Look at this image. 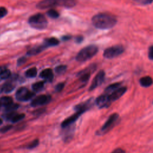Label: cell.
<instances>
[{
	"label": "cell",
	"mask_w": 153,
	"mask_h": 153,
	"mask_svg": "<svg viewBox=\"0 0 153 153\" xmlns=\"http://www.w3.org/2000/svg\"><path fill=\"white\" fill-rule=\"evenodd\" d=\"M111 153H126V151L124 149L121 148H118L114 149Z\"/></svg>",
	"instance_id": "33"
},
{
	"label": "cell",
	"mask_w": 153,
	"mask_h": 153,
	"mask_svg": "<svg viewBox=\"0 0 153 153\" xmlns=\"http://www.w3.org/2000/svg\"><path fill=\"white\" fill-rule=\"evenodd\" d=\"M2 123V120L1 119H0V125Z\"/></svg>",
	"instance_id": "37"
},
{
	"label": "cell",
	"mask_w": 153,
	"mask_h": 153,
	"mask_svg": "<svg viewBox=\"0 0 153 153\" xmlns=\"http://www.w3.org/2000/svg\"><path fill=\"white\" fill-rule=\"evenodd\" d=\"M45 48L43 47L42 45L38 46V47H33L32 48H31L30 50H29L27 53V54L29 56H31V55H35L37 54L38 53H39L40 52H41Z\"/></svg>",
	"instance_id": "19"
},
{
	"label": "cell",
	"mask_w": 153,
	"mask_h": 153,
	"mask_svg": "<svg viewBox=\"0 0 153 153\" xmlns=\"http://www.w3.org/2000/svg\"><path fill=\"white\" fill-rule=\"evenodd\" d=\"M71 38V36H64L63 37H62V39L63 40H65V41H66V40H68Z\"/></svg>",
	"instance_id": "36"
},
{
	"label": "cell",
	"mask_w": 153,
	"mask_h": 153,
	"mask_svg": "<svg viewBox=\"0 0 153 153\" xmlns=\"http://www.w3.org/2000/svg\"><path fill=\"white\" fill-rule=\"evenodd\" d=\"M64 86H65V84H64L63 82L59 83V84L56 86V88H55L56 91H58V92L61 91L63 90Z\"/></svg>",
	"instance_id": "32"
},
{
	"label": "cell",
	"mask_w": 153,
	"mask_h": 153,
	"mask_svg": "<svg viewBox=\"0 0 153 153\" xmlns=\"http://www.w3.org/2000/svg\"><path fill=\"white\" fill-rule=\"evenodd\" d=\"M134 2L142 5H149L153 2V0H133Z\"/></svg>",
	"instance_id": "27"
},
{
	"label": "cell",
	"mask_w": 153,
	"mask_h": 153,
	"mask_svg": "<svg viewBox=\"0 0 153 153\" xmlns=\"http://www.w3.org/2000/svg\"><path fill=\"white\" fill-rule=\"evenodd\" d=\"M28 23L30 27L38 30L45 29L48 24L45 16L40 13L30 16L28 20Z\"/></svg>",
	"instance_id": "3"
},
{
	"label": "cell",
	"mask_w": 153,
	"mask_h": 153,
	"mask_svg": "<svg viewBox=\"0 0 153 153\" xmlns=\"http://www.w3.org/2000/svg\"><path fill=\"white\" fill-rule=\"evenodd\" d=\"M139 84L143 87H149L153 84V79L149 76H145L140 78Z\"/></svg>",
	"instance_id": "14"
},
{
	"label": "cell",
	"mask_w": 153,
	"mask_h": 153,
	"mask_svg": "<svg viewBox=\"0 0 153 153\" xmlns=\"http://www.w3.org/2000/svg\"><path fill=\"white\" fill-rule=\"evenodd\" d=\"M12 128V126L11 125H7V126H5L2 127H1L0 128V132L1 133H4L7 132L8 131H9L11 128Z\"/></svg>",
	"instance_id": "29"
},
{
	"label": "cell",
	"mask_w": 153,
	"mask_h": 153,
	"mask_svg": "<svg viewBox=\"0 0 153 153\" xmlns=\"http://www.w3.org/2000/svg\"><path fill=\"white\" fill-rule=\"evenodd\" d=\"M91 22L96 28L106 30L114 27L117 23V17L112 14L100 13L92 17Z\"/></svg>",
	"instance_id": "1"
},
{
	"label": "cell",
	"mask_w": 153,
	"mask_h": 153,
	"mask_svg": "<svg viewBox=\"0 0 153 153\" xmlns=\"http://www.w3.org/2000/svg\"><path fill=\"white\" fill-rule=\"evenodd\" d=\"M57 5H62V0H42L36 5L39 9H46Z\"/></svg>",
	"instance_id": "9"
},
{
	"label": "cell",
	"mask_w": 153,
	"mask_h": 153,
	"mask_svg": "<svg viewBox=\"0 0 153 153\" xmlns=\"http://www.w3.org/2000/svg\"><path fill=\"white\" fill-rule=\"evenodd\" d=\"M47 15L50 17L53 18V19H57L59 16V13L56 10H55L54 9H50V10H48L47 11Z\"/></svg>",
	"instance_id": "25"
},
{
	"label": "cell",
	"mask_w": 153,
	"mask_h": 153,
	"mask_svg": "<svg viewBox=\"0 0 153 153\" xmlns=\"http://www.w3.org/2000/svg\"><path fill=\"white\" fill-rule=\"evenodd\" d=\"M127 87L125 86H121L115 91H114L112 93H111L109 94H108L111 100V102L115 101L120 99L124 93L127 91Z\"/></svg>",
	"instance_id": "11"
},
{
	"label": "cell",
	"mask_w": 153,
	"mask_h": 153,
	"mask_svg": "<svg viewBox=\"0 0 153 153\" xmlns=\"http://www.w3.org/2000/svg\"><path fill=\"white\" fill-rule=\"evenodd\" d=\"M59 41L57 38L51 37V38H49L45 39L42 45L44 48H47L48 47L57 45L59 44Z\"/></svg>",
	"instance_id": "15"
},
{
	"label": "cell",
	"mask_w": 153,
	"mask_h": 153,
	"mask_svg": "<svg viewBox=\"0 0 153 153\" xmlns=\"http://www.w3.org/2000/svg\"><path fill=\"white\" fill-rule=\"evenodd\" d=\"M38 145H39V140L35 139L32 142H30L26 147L27 149H33V148L36 147Z\"/></svg>",
	"instance_id": "28"
},
{
	"label": "cell",
	"mask_w": 153,
	"mask_h": 153,
	"mask_svg": "<svg viewBox=\"0 0 153 153\" xmlns=\"http://www.w3.org/2000/svg\"><path fill=\"white\" fill-rule=\"evenodd\" d=\"M105 76V72H104V71L103 70L100 71L94 78L91 82V84L89 88V90L90 91L93 90L94 89L97 88L98 86L100 85L104 81Z\"/></svg>",
	"instance_id": "8"
},
{
	"label": "cell",
	"mask_w": 153,
	"mask_h": 153,
	"mask_svg": "<svg viewBox=\"0 0 153 153\" xmlns=\"http://www.w3.org/2000/svg\"><path fill=\"white\" fill-rule=\"evenodd\" d=\"M51 100V97L48 95H40L37 97H36L34 99L32 100L31 102V106L33 107L40 106V105H43L45 104L48 103Z\"/></svg>",
	"instance_id": "10"
},
{
	"label": "cell",
	"mask_w": 153,
	"mask_h": 153,
	"mask_svg": "<svg viewBox=\"0 0 153 153\" xmlns=\"http://www.w3.org/2000/svg\"><path fill=\"white\" fill-rule=\"evenodd\" d=\"M98 52V47L95 45H88L81 49L76 56V60L80 62L87 61L93 56H94Z\"/></svg>",
	"instance_id": "2"
},
{
	"label": "cell",
	"mask_w": 153,
	"mask_h": 153,
	"mask_svg": "<svg viewBox=\"0 0 153 153\" xmlns=\"http://www.w3.org/2000/svg\"><path fill=\"white\" fill-rule=\"evenodd\" d=\"M1 103H0V108H1Z\"/></svg>",
	"instance_id": "38"
},
{
	"label": "cell",
	"mask_w": 153,
	"mask_h": 153,
	"mask_svg": "<svg viewBox=\"0 0 153 153\" xmlns=\"http://www.w3.org/2000/svg\"><path fill=\"white\" fill-rule=\"evenodd\" d=\"M25 117V115L24 114H17L16 113L14 115L13 117V118L11 120V121L12 123H17L20 121V120H23Z\"/></svg>",
	"instance_id": "23"
},
{
	"label": "cell",
	"mask_w": 153,
	"mask_h": 153,
	"mask_svg": "<svg viewBox=\"0 0 153 153\" xmlns=\"http://www.w3.org/2000/svg\"><path fill=\"white\" fill-rule=\"evenodd\" d=\"M19 107V105L16 104V103H12L11 105L8 106L7 107H5V110L7 112H14V111L17 110Z\"/></svg>",
	"instance_id": "24"
},
{
	"label": "cell",
	"mask_w": 153,
	"mask_h": 153,
	"mask_svg": "<svg viewBox=\"0 0 153 153\" xmlns=\"http://www.w3.org/2000/svg\"><path fill=\"white\" fill-rule=\"evenodd\" d=\"M152 103H153V102H152Z\"/></svg>",
	"instance_id": "39"
},
{
	"label": "cell",
	"mask_w": 153,
	"mask_h": 153,
	"mask_svg": "<svg viewBox=\"0 0 153 153\" xmlns=\"http://www.w3.org/2000/svg\"><path fill=\"white\" fill-rule=\"evenodd\" d=\"M11 76V72L9 69H3L0 71V78L2 79H5L8 78Z\"/></svg>",
	"instance_id": "21"
},
{
	"label": "cell",
	"mask_w": 153,
	"mask_h": 153,
	"mask_svg": "<svg viewBox=\"0 0 153 153\" xmlns=\"http://www.w3.org/2000/svg\"><path fill=\"white\" fill-rule=\"evenodd\" d=\"M148 58L153 60V45H151L148 48Z\"/></svg>",
	"instance_id": "31"
},
{
	"label": "cell",
	"mask_w": 153,
	"mask_h": 153,
	"mask_svg": "<svg viewBox=\"0 0 153 153\" xmlns=\"http://www.w3.org/2000/svg\"><path fill=\"white\" fill-rule=\"evenodd\" d=\"M82 40H83V37L81 36H78L75 39V41L77 43H81L82 41Z\"/></svg>",
	"instance_id": "35"
},
{
	"label": "cell",
	"mask_w": 153,
	"mask_h": 153,
	"mask_svg": "<svg viewBox=\"0 0 153 153\" xmlns=\"http://www.w3.org/2000/svg\"><path fill=\"white\" fill-rule=\"evenodd\" d=\"M26 59L25 57H21V58L19 59V60L17 61V65L19 66L22 65L26 62Z\"/></svg>",
	"instance_id": "34"
},
{
	"label": "cell",
	"mask_w": 153,
	"mask_h": 153,
	"mask_svg": "<svg viewBox=\"0 0 153 153\" xmlns=\"http://www.w3.org/2000/svg\"><path fill=\"white\" fill-rule=\"evenodd\" d=\"M40 77L47 81H51L53 79V72L51 69H45L40 73Z\"/></svg>",
	"instance_id": "13"
},
{
	"label": "cell",
	"mask_w": 153,
	"mask_h": 153,
	"mask_svg": "<svg viewBox=\"0 0 153 153\" xmlns=\"http://www.w3.org/2000/svg\"><path fill=\"white\" fill-rule=\"evenodd\" d=\"M0 103L5 108L13 103V99L9 96H4L0 99Z\"/></svg>",
	"instance_id": "18"
},
{
	"label": "cell",
	"mask_w": 153,
	"mask_h": 153,
	"mask_svg": "<svg viewBox=\"0 0 153 153\" xmlns=\"http://www.w3.org/2000/svg\"><path fill=\"white\" fill-rule=\"evenodd\" d=\"M121 86V82H115L109 85H108L105 89V94H109L111 93H112L114 91L118 88Z\"/></svg>",
	"instance_id": "16"
},
{
	"label": "cell",
	"mask_w": 153,
	"mask_h": 153,
	"mask_svg": "<svg viewBox=\"0 0 153 153\" xmlns=\"http://www.w3.org/2000/svg\"><path fill=\"white\" fill-rule=\"evenodd\" d=\"M7 14V10L5 7H0V19L5 16Z\"/></svg>",
	"instance_id": "30"
},
{
	"label": "cell",
	"mask_w": 153,
	"mask_h": 153,
	"mask_svg": "<svg viewBox=\"0 0 153 153\" xmlns=\"http://www.w3.org/2000/svg\"><path fill=\"white\" fill-rule=\"evenodd\" d=\"M44 85V82L43 81L36 82L32 85V90L35 91H39L43 88Z\"/></svg>",
	"instance_id": "22"
},
{
	"label": "cell",
	"mask_w": 153,
	"mask_h": 153,
	"mask_svg": "<svg viewBox=\"0 0 153 153\" xmlns=\"http://www.w3.org/2000/svg\"><path fill=\"white\" fill-rule=\"evenodd\" d=\"M82 114V113H81L80 112H76V113H75L74 114H73L72 115L69 117V118H66L62 123V127L65 128L69 126L72 124H73L74 122H75L76 121V120L79 118V117Z\"/></svg>",
	"instance_id": "12"
},
{
	"label": "cell",
	"mask_w": 153,
	"mask_h": 153,
	"mask_svg": "<svg viewBox=\"0 0 153 153\" xmlns=\"http://www.w3.org/2000/svg\"><path fill=\"white\" fill-rule=\"evenodd\" d=\"M35 96V93L30 91L26 87H20L16 93V99L19 101H27Z\"/></svg>",
	"instance_id": "6"
},
{
	"label": "cell",
	"mask_w": 153,
	"mask_h": 153,
	"mask_svg": "<svg viewBox=\"0 0 153 153\" xmlns=\"http://www.w3.org/2000/svg\"><path fill=\"white\" fill-rule=\"evenodd\" d=\"M120 120L119 114L117 113H113L107 119L106 122L102 126L99 130L100 134H105L111 130L115 126L118 124Z\"/></svg>",
	"instance_id": "5"
},
{
	"label": "cell",
	"mask_w": 153,
	"mask_h": 153,
	"mask_svg": "<svg viewBox=\"0 0 153 153\" xmlns=\"http://www.w3.org/2000/svg\"><path fill=\"white\" fill-rule=\"evenodd\" d=\"M66 71V66L59 65L55 68V71L58 74H62Z\"/></svg>",
	"instance_id": "26"
},
{
	"label": "cell",
	"mask_w": 153,
	"mask_h": 153,
	"mask_svg": "<svg viewBox=\"0 0 153 153\" xmlns=\"http://www.w3.org/2000/svg\"><path fill=\"white\" fill-rule=\"evenodd\" d=\"M95 102L99 108H107L111 106L112 103L109 96L105 93L97 97Z\"/></svg>",
	"instance_id": "7"
},
{
	"label": "cell",
	"mask_w": 153,
	"mask_h": 153,
	"mask_svg": "<svg viewBox=\"0 0 153 153\" xmlns=\"http://www.w3.org/2000/svg\"><path fill=\"white\" fill-rule=\"evenodd\" d=\"M15 88V85L11 82L5 83L1 88V91L5 93H9L12 91Z\"/></svg>",
	"instance_id": "17"
},
{
	"label": "cell",
	"mask_w": 153,
	"mask_h": 153,
	"mask_svg": "<svg viewBox=\"0 0 153 153\" xmlns=\"http://www.w3.org/2000/svg\"><path fill=\"white\" fill-rule=\"evenodd\" d=\"M37 75V69L36 68H32L29 69L25 72V75L28 78H34Z\"/></svg>",
	"instance_id": "20"
},
{
	"label": "cell",
	"mask_w": 153,
	"mask_h": 153,
	"mask_svg": "<svg viewBox=\"0 0 153 153\" xmlns=\"http://www.w3.org/2000/svg\"><path fill=\"white\" fill-rule=\"evenodd\" d=\"M125 51L124 47L121 45H113L106 48L103 53L105 59H112L122 54Z\"/></svg>",
	"instance_id": "4"
}]
</instances>
